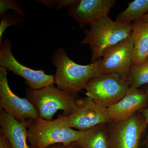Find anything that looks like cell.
Instances as JSON below:
<instances>
[{
    "mask_svg": "<svg viewBox=\"0 0 148 148\" xmlns=\"http://www.w3.org/2000/svg\"><path fill=\"white\" fill-rule=\"evenodd\" d=\"M51 62L56 68L54 84L59 90L77 96L91 79L100 75V61L86 65L72 60L63 48L54 51Z\"/></svg>",
    "mask_w": 148,
    "mask_h": 148,
    "instance_id": "obj_1",
    "label": "cell"
},
{
    "mask_svg": "<svg viewBox=\"0 0 148 148\" xmlns=\"http://www.w3.org/2000/svg\"><path fill=\"white\" fill-rule=\"evenodd\" d=\"M84 131L72 128L68 116L60 114L52 120L39 117L29 120L27 137L30 148H46L56 144L68 145L77 142Z\"/></svg>",
    "mask_w": 148,
    "mask_h": 148,
    "instance_id": "obj_2",
    "label": "cell"
},
{
    "mask_svg": "<svg viewBox=\"0 0 148 148\" xmlns=\"http://www.w3.org/2000/svg\"><path fill=\"white\" fill-rule=\"evenodd\" d=\"M85 28V37L79 44L88 45L91 50V63L97 62L104 51L132 36V24H123L109 16L103 17Z\"/></svg>",
    "mask_w": 148,
    "mask_h": 148,
    "instance_id": "obj_3",
    "label": "cell"
},
{
    "mask_svg": "<svg viewBox=\"0 0 148 148\" xmlns=\"http://www.w3.org/2000/svg\"><path fill=\"white\" fill-rule=\"evenodd\" d=\"M26 98L36 109L39 117L52 120L58 110L69 116L75 106L76 96L59 90L52 84L42 88L26 89Z\"/></svg>",
    "mask_w": 148,
    "mask_h": 148,
    "instance_id": "obj_4",
    "label": "cell"
},
{
    "mask_svg": "<svg viewBox=\"0 0 148 148\" xmlns=\"http://www.w3.org/2000/svg\"><path fill=\"white\" fill-rule=\"evenodd\" d=\"M130 88L127 79L119 74L111 73L94 77L85 89L87 97L98 106L107 108L123 98Z\"/></svg>",
    "mask_w": 148,
    "mask_h": 148,
    "instance_id": "obj_5",
    "label": "cell"
},
{
    "mask_svg": "<svg viewBox=\"0 0 148 148\" xmlns=\"http://www.w3.org/2000/svg\"><path fill=\"white\" fill-rule=\"evenodd\" d=\"M108 124L109 148H138L142 135L148 125L140 112L124 120Z\"/></svg>",
    "mask_w": 148,
    "mask_h": 148,
    "instance_id": "obj_6",
    "label": "cell"
},
{
    "mask_svg": "<svg viewBox=\"0 0 148 148\" xmlns=\"http://www.w3.org/2000/svg\"><path fill=\"white\" fill-rule=\"evenodd\" d=\"M11 49L9 40L3 42L0 48V67L24 78L32 89H40L54 84V75H47L43 70H33L20 64L14 56Z\"/></svg>",
    "mask_w": 148,
    "mask_h": 148,
    "instance_id": "obj_7",
    "label": "cell"
},
{
    "mask_svg": "<svg viewBox=\"0 0 148 148\" xmlns=\"http://www.w3.org/2000/svg\"><path fill=\"white\" fill-rule=\"evenodd\" d=\"M134 41L132 36L104 51L100 61V74L115 73L127 79L132 66Z\"/></svg>",
    "mask_w": 148,
    "mask_h": 148,
    "instance_id": "obj_8",
    "label": "cell"
},
{
    "mask_svg": "<svg viewBox=\"0 0 148 148\" xmlns=\"http://www.w3.org/2000/svg\"><path fill=\"white\" fill-rule=\"evenodd\" d=\"M8 70L0 67V109L19 122L39 118L36 109L27 98H21L11 90Z\"/></svg>",
    "mask_w": 148,
    "mask_h": 148,
    "instance_id": "obj_9",
    "label": "cell"
},
{
    "mask_svg": "<svg viewBox=\"0 0 148 148\" xmlns=\"http://www.w3.org/2000/svg\"><path fill=\"white\" fill-rule=\"evenodd\" d=\"M68 117L70 126L81 131L111 122L107 108L98 106L88 97L76 100L73 110Z\"/></svg>",
    "mask_w": 148,
    "mask_h": 148,
    "instance_id": "obj_10",
    "label": "cell"
},
{
    "mask_svg": "<svg viewBox=\"0 0 148 148\" xmlns=\"http://www.w3.org/2000/svg\"><path fill=\"white\" fill-rule=\"evenodd\" d=\"M115 3L114 0H73L67 12L83 29L87 25L109 16L110 10Z\"/></svg>",
    "mask_w": 148,
    "mask_h": 148,
    "instance_id": "obj_11",
    "label": "cell"
},
{
    "mask_svg": "<svg viewBox=\"0 0 148 148\" xmlns=\"http://www.w3.org/2000/svg\"><path fill=\"white\" fill-rule=\"evenodd\" d=\"M147 97L145 90L130 88L124 97L115 104L107 108L111 122L127 119L146 108Z\"/></svg>",
    "mask_w": 148,
    "mask_h": 148,
    "instance_id": "obj_12",
    "label": "cell"
},
{
    "mask_svg": "<svg viewBox=\"0 0 148 148\" xmlns=\"http://www.w3.org/2000/svg\"><path fill=\"white\" fill-rule=\"evenodd\" d=\"M29 120L19 122L0 109V131L12 148H31L27 143Z\"/></svg>",
    "mask_w": 148,
    "mask_h": 148,
    "instance_id": "obj_13",
    "label": "cell"
},
{
    "mask_svg": "<svg viewBox=\"0 0 148 148\" xmlns=\"http://www.w3.org/2000/svg\"><path fill=\"white\" fill-rule=\"evenodd\" d=\"M132 36L134 41L132 66H138L148 58V22L134 21Z\"/></svg>",
    "mask_w": 148,
    "mask_h": 148,
    "instance_id": "obj_14",
    "label": "cell"
},
{
    "mask_svg": "<svg viewBox=\"0 0 148 148\" xmlns=\"http://www.w3.org/2000/svg\"><path fill=\"white\" fill-rule=\"evenodd\" d=\"M77 143L82 148H109L107 124L99 125L84 131Z\"/></svg>",
    "mask_w": 148,
    "mask_h": 148,
    "instance_id": "obj_15",
    "label": "cell"
},
{
    "mask_svg": "<svg viewBox=\"0 0 148 148\" xmlns=\"http://www.w3.org/2000/svg\"><path fill=\"white\" fill-rule=\"evenodd\" d=\"M148 12V0H135L129 3L126 9L118 14L116 21L123 24H131L137 21Z\"/></svg>",
    "mask_w": 148,
    "mask_h": 148,
    "instance_id": "obj_16",
    "label": "cell"
},
{
    "mask_svg": "<svg viewBox=\"0 0 148 148\" xmlns=\"http://www.w3.org/2000/svg\"><path fill=\"white\" fill-rule=\"evenodd\" d=\"M130 87L139 88L148 84V58L138 66H132L127 78Z\"/></svg>",
    "mask_w": 148,
    "mask_h": 148,
    "instance_id": "obj_17",
    "label": "cell"
},
{
    "mask_svg": "<svg viewBox=\"0 0 148 148\" xmlns=\"http://www.w3.org/2000/svg\"><path fill=\"white\" fill-rule=\"evenodd\" d=\"M1 17L0 23V46L2 44L3 34L8 27L12 26H17L21 23V17H19L11 13L3 14Z\"/></svg>",
    "mask_w": 148,
    "mask_h": 148,
    "instance_id": "obj_18",
    "label": "cell"
},
{
    "mask_svg": "<svg viewBox=\"0 0 148 148\" xmlns=\"http://www.w3.org/2000/svg\"><path fill=\"white\" fill-rule=\"evenodd\" d=\"M13 10L20 16L25 15L24 9L19 3L13 0H1L0 1V14L1 16L5 14L9 10Z\"/></svg>",
    "mask_w": 148,
    "mask_h": 148,
    "instance_id": "obj_19",
    "label": "cell"
},
{
    "mask_svg": "<svg viewBox=\"0 0 148 148\" xmlns=\"http://www.w3.org/2000/svg\"><path fill=\"white\" fill-rule=\"evenodd\" d=\"M46 148H82L76 142L71 143L68 145L62 144H57L49 146Z\"/></svg>",
    "mask_w": 148,
    "mask_h": 148,
    "instance_id": "obj_20",
    "label": "cell"
},
{
    "mask_svg": "<svg viewBox=\"0 0 148 148\" xmlns=\"http://www.w3.org/2000/svg\"><path fill=\"white\" fill-rule=\"evenodd\" d=\"M0 148H12L8 140L1 131H0Z\"/></svg>",
    "mask_w": 148,
    "mask_h": 148,
    "instance_id": "obj_21",
    "label": "cell"
},
{
    "mask_svg": "<svg viewBox=\"0 0 148 148\" xmlns=\"http://www.w3.org/2000/svg\"><path fill=\"white\" fill-rule=\"evenodd\" d=\"M144 90L145 91L147 97V105L146 108L141 110L139 112H140L143 115L145 119L146 123L148 125V84L146 85Z\"/></svg>",
    "mask_w": 148,
    "mask_h": 148,
    "instance_id": "obj_22",
    "label": "cell"
},
{
    "mask_svg": "<svg viewBox=\"0 0 148 148\" xmlns=\"http://www.w3.org/2000/svg\"><path fill=\"white\" fill-rule=\"evenodd\" d=\"M138 21L148 22V13L145 14L140 19H138Z\"/></svg>",
    "mask_w": 148,
    "mask_h": 148,
    "instance_id": "obj_23",
    "label": "cell"
}]
</instances>
